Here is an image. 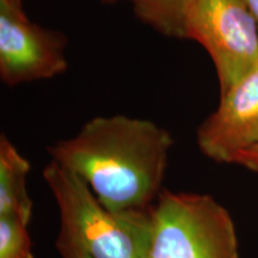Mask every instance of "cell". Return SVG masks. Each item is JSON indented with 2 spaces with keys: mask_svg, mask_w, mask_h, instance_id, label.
Returning a JSON list of instances; mask_svg holds the SVG:
<instances>
[{
  "mask_svg": "<svg viewBox=\"0 0 258 258\" xmlns=\"http://www.w3.org/2000/svg\"><path fill=\"white\" fill-rule=\"evenodd\" d=\"M185 40L199 42L208 51L220 93L258 63V25L245 0H194Z\"/></svg>",
  "mask_w": 258,
  "mask_h": 258,
  "instance_id": "4",
  "label": "cell"
},
{
  "mask_svg": "<svg viewBox=\"0 0 258 258\" xmlns=\"http://www.w3.org/2000/svg\"><path fill=\"white\" fill-rule=\"evenodd\" d=\"M60 254L62 258H89L79 252H73V251H67V252H62Z\"/></svg>",
  "mask_w": 258,
  "mask_h": 258,
  "instance_id": "12",
  "label": "cell"
},
{
  "mask_svg": "<svg viewBox=\"0 0 258 258\" xmlns=\"http://www.w3.org/2000/svg\"><path fill=\"white\" fill-rule=\"evenodd\" d=\"M200 151L217 163H234L258 145V63L221 93L220 104L196 131Z\"/></svg>",
  "mask_w": 258,
  "mask_h": 258,
  "instance_id": "6",
  "label": "cell"
},
{
  "mask_svg": "<svg viewBox=\"0 0 258 258\" xmlns=\"http://www.w3.org/2000/svg\"><path fill=\"white\" fill-rule=\"evenodd\" d=\"M67 38L41 27L23 0H0V79L6 86L55 78L69 69Z\"/></svg>",
  "mask_w": 258,
  "mask_h": 258,
  "instance_id": "5",
  "label": "cell"
},
{
  "mask_svg": "<svg viewBox=\"0 0 258 258\" xmlns=\"http://www.w3.org/2000/svg\"><path fill=\"white\" fill-rule=\"evenodd\" d=\"M145 258H239L228 212L205 194H159L150 211Z\"/></svg>",
  "mask_w": 258,
  "mask_h": 258,
  "instance_id": "3",
  "label": "cell"
},
{
  "mask_svg": "<svg viewBox=\"0 0 258 258\" xmlns=\"http://www.w3.org/2000/svg\"><path fill=\"white\" fill-rule=\"evenodd\" d=\"M102 2H104V3H115V2H118V0H102Z\"/></svg>",
  "mask_w": 258,
  "mask_h": 258,
  "instance_id": "13",
  "label": "cell"
},
{
  "mask_svg": "<svg viewBox=\"0 0 258 258\" xmlns=\"http://www.w3.org/2000/svg\"><path fill=\"white\" fill-rule=\"evenodd\" d=\"M43 178L60 213V253L73 251L89 258H145L150 211H109L85 180L51 159Z\"/></svg>",
  "mask_w": 258,
  "mask_h": 258,
  "instance_id": "2",
  "label": "cell"
},
{
  "mask_svg": "<svg viewBox=\"0 0 258 258\" xmlns=\"http://www.w3.org/2000/svg\"><path fill=\"white\" fill-rule=\"evenodd\" d=\"M245 3L249 6L251 14H252L254 19H256L258 25V0H245Z\"/></svg>",
  "mask_w": 258,
  "mask_h": 258,
  "instance_id": "11",
  "label": "cell"
},
{
  "mask_svg": "<svg viewBox=\"0 0 258 258\" xmlns=\"http://www.w3.org/2000/svg\"><path fill=\"white\" fill-rule=\"evenodd\" d=\"M30 163L5 134L0 135V217H14L29 224L32 201L27 177Z\"/></svg>",
  "mask_w": 258,
  "mask_h": 258,
  "instance_id": "7",
  "label": "cell"
},
{
  "mask_svg": "<svg viewBox=\"0 0 258 258\" xmlns=\"http://www.w3.org/2000/svg\"><path fill=\"white\" fill-rule=\"evenodd\" d=\"M28 225L14 217H0V258H34Z\"/></svg>",
  "mask_w": 258,
  "mask_h": 258,
  "instance_id": "9",
  "label": "cell"
},
{
  "mask_svg": "<svg viewBox=\"0 0 258 258\" xmlns=\"http://www.w3.org/2000/svg\"><path fill=\"white\" fill-rule=\"evenodd\" d=\"M234 164H239L247 170L258 173V145L238 154L234 159Z\"/></svg>",
  "mask_w": 258,
  "mask_h": 258,
  "instance_id": "10",
  "label": "cell"
},
{
  "mask_svg": "<svg viewBox=\"0 0 258 258\" xmlns=\"http://www.w3.org/2000/svg\"><path fill=\"white\" fill-rule=\"evenodd\" d=\"M137 17L165 37L185 38V23L194 0H127Z\"/></svg>",
  "mask_w": 258,
  "mask_h": 258,
  "instance_id": "8",
  "label": "cell"
},
{
  "mask_svg": "<svg viewBox=\"0 0 258 258\" xmlns=\"http://www.w3.org/2000/svg\"><path fill=\"white\" fill-rule=\"evenodd\" d=\"M172 145L169 132L153 121L97 116L48 153L85 180L109 211L135 213L148 211L161 192Z\"/></svg>",
  "mask_w": 258,
  "mask_h": 258,
  "instance_id": "1",
  "label": "cell"
}]
</instances>
